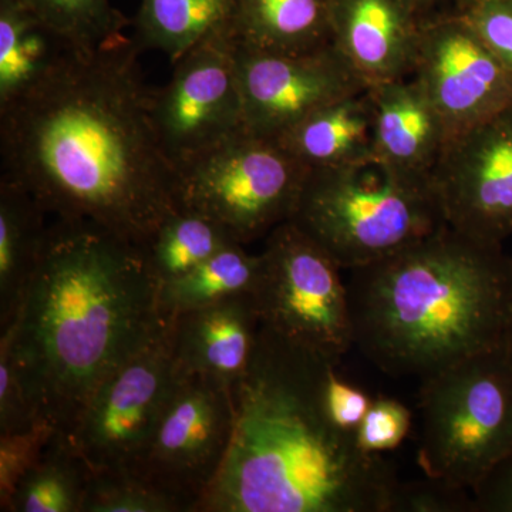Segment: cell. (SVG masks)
<instances>
[{
  "instance_id": "6da1fadb",
  "label": "cell",
  "mask_w": 512,
  "mask_h": 512,
  "mask_svg": "<svg viewBox=\"0 0 512 512\" xmlns=\"http://www.w3.org/2000/svg\"><path fill=\"white\" fill-rule=\"evenodd\" d=\"M138 50L123 36L76 50L0 107V183L52 220L90 222L141 248L178 211V170L158 137Z\"/></svg>"
},
{
  "instance_id": "7a4b0ae2",
  "label": "cell",
  "mask_w": 512,
  "mask_h": 512,
  "mask_svg": "<svg viewBox=\"0 0 512 512\" xmlns=\"http://www.w3.org/2000/svg\"><path fill=\"white\" fill-rule=\"evenodd\" d=\"M143 251L82 221L53 220L8 342L37 420L72 433L94 390L165 328Z\"/></svg>"
},
{
  "instance_id": "3957f363",
  "label": "cell",
  "mask_w": 512,
  "mask_h": 512,
  "mask_svg": "<svg viewBox=\"0 0 512 512\" xmlns=\"http://www.w3.org/2000/svg\"><path fill=\"white\" fill-rule=\"evenodd\" d=\"M332 365L261 323L234 386L231 447L198 512H390L393 464L360 450L326 412Z\"/></svg>"
},
{
  "instance_id": "277c9868",
  "label": "cell",
  "mask_w": 512,
  "mask_h": 512,
  "mask_svg": "<svg viewBox=\"0 0 512 512\" xmlns=\"http://www.w3.org/2000/svg\"><path fill=\"white\" fill-rule=\"evenodd\" d=\"M349 272L355 348L387 375L423 380L505 343L512 258L503 245L444 225Z\"/></svg>"
},
{
  "instance_id": "5b68a950",
  "label": "cell",
  "mask_w": 512,
  "mask_h": 512,
  "mask_svg": "<svg viewBox=\"0 0 512 512\" xmlns=\"http://www.w3.org/2000/svg\"><path fill=\"white\" fill-rule=\"evenodd\" d=\"M291 222L348 271L447 225L433 181L399 173L377 158L311 168Z\"/></svg>"
},
{
  "instance_id": "8992f818",
  "label": "cell",
  "mask_w": 512,
  "mask_h": 512,
  "mask_svg": "<svg viewBox=\"0 0 512 512\" xmlns=\"http://www.w3.org/2000/svg\"><path fill=\"white\" fill-rule=\"evenodd\" d=\"M420 382L417 463L426 476L471 490L512 456V360L505 343Z\"/></svg>"
},
{
  "instance_id": "52a82bcc",
  "label": "cell",
  "mask_w": 512,
  "mask_h": 512,
  "mask_svg": "<svg viewBox=\"0 0 512 512\" xmlns=\"http://www.w3.org/2000/svg\"><path fill=\"white\" fill-rule=\"evenodd\" d=\"M309 170L245 128L178 168V210L210 218L247 245L291 221Z\"/></svg>"
},
{
  "instance_id": "ba28073f",
  "label": "cell",
  "mask_w": 512,
  "mask_h": 512,
  "mask_svg": "<svg viewBox=\"0 0 512 512\" xmlns=\"http://www.w3.org/2000/svg\"><path fill=\"white\" fill-rule=\"evenodd\" d=\"M261 258L252 295L262 325L340 362L355 338L338 262L291 221L269 232Z\"/></svg>"
},
{
  "instance_id": "9c48e42d",
  "label": "cell",
  "mask_w": 512,
  "mask_h": 512,
  "mask_svg": "<svg viewBox=\"0 0 512 512\" xmlns=\"http://www.w3.org/2000/svg\"><path fill=\"white\" fill-rule=\"evenodd\" d=\"M177 380L167 320L99 384L67 434L92 471L136 473Z\"/></svg>"
},
{
  "instance_id": "30bf717a",
  "label": "cell",
  "mask_w": 512,
  "mask_h": 512,
  "mask_svg": "<svg viewBox=\"0 0 512 512\" xmlns=\"http://www.w3.org/2000/svg\"><path fill=\"white\" fill-rule=\"evenodd\" d=\"M234 427L231 386L211 377H178L136 473L198 512L224 466Z\"/></svg>"
},
{
  "instance_id": "8fae6325",
  "label": "cell",
  "mask_w": 512,
  "mask_h": 512,
  "mask_svg": "<svg viewBox=\"0 0 512 512\" xmlns=\"http://www.w3.org/2000/svg\"><path fill=\"white\" fill-rule=\"evenodd\" d=\"M235 50L232 30L211 36L174 63L167 86L153 90L154 124L177 170L247 128Z\"/></svg>"
},
{
  "instance_id": "7c38bea8",
  "label": "cell",
  "mask_w": 512,
  "mask_h": 512,
  "mask_svg": "<svg viewBox=\"0 0 512 512\" xmlns=\"http://www.w3.org/2000/svg\"><path fill=\"white\" fill-rule=\"evenodd\" d=\"M412 76L439 111L448 141L512 106V72L464 13L424 20Z\"/></svg>"
},
{
  "instance_id": "4fadbf2b",
  "label": "cell",
  "mask_w": 512,
  "mask_h": 512,
  "mask_svg": "<svg viewBox=\"0 0 512 512\" xmlns=\"http://www.w3.org/2000/svg\"><path fill=\"white\" fill-rule=\"evenodd\" d=\"M245 127L279 140L313 111L369 84L335 45L308 53H269L238 45Z\"/></svg>"
},
{
  "instance_id": "5bb4252c",
  "label": "cell",
  "mask_w": 512,
  "mask_h": 512,
  "mask_svg": "<svg viewBox=\"0 0 512 512\" xmlns=\"http://www.w3.org/2000/svg\"><path fill=\"white\" fill-rule=\"evenodd\" d=\"M431 181L448 227L503 245L512 235V106L448 141Z\"/></svg>"
},
{
  "instance_id": "9a60e30c",
  "label": "cell",
  "mask_w": 512,
  "mask_h": 512,
  "mask_svg": "<svg viewBox=\"0 0 512 512\" xmlns=\"http://www.w3.org/2000/svg\"><path fill=\"white\" fill-rule=\"evenodd\" d=\"M424 20L416 0H332V42L370 86L413 74Z\"/></svg>"
},
{
  "instance_id": "2e32d148",
  "label": "cell",
  "mask_w": 512,
  "mask_h": 512,
  "mask_svg": "<svg viewBox=\"0 0 512 512\" xmlns=\"http://www.w3.org/2000/svg\"><path fill=\"white\" fill-rule=\"evenodd\" d=\"M177 377L204 376L231 386L247 372L261 329L254 295L167 318Z\"/></svg>"
},
{
  "instance_id": "e0dca14e",
  "label": "cell",
  "mask_w": 512,
  "mask_h": 512,
  "mask_svg": "<svg viewBox=\"0 0 512 512\" xmlns=\"http://www.w3.org/2000/svg\"><path fill=\"white\" fill-rule=\"evenodd\" d=\"M375 158L409 177L431 180L448 144L439 111L413 76L370 86Z\"/></svg>"
},
{
  "instance_id": "ac0fdd59",
  "label": "cell",
  "mask_w": 512,
  "mask_h": 512,
  "mask_svg": "<svg viewBox=\"0 0 512 512\" xmlns=\"http://www.w3.org/2000/svg\"><path fill=\"white\" fill-rule=\"evenodd\" d=\"M276 141L309 168L343 167L375 158L369 87L313 111Z\"/></svg>"
},
{
  "instance_id": "d6986e66",
  "label": "cell",
  "mask_w": 512,
  "mask_h": 512,
  "mask_svg": "<svg viewBox=\"0 0 512 512\" xmlns=\"http://www.w3.org/2000/svg\"><path fill=\"white\" fill-rule=\"evenodd\" d=\"M232 33L261 52H315L333 45L332 0H235Z\"/></svg>"
},
{
  "instance_id": "ffe728a7",
  "label": "cell",
  "mask_w": 512,
  "mask_h": 512,
  "mask_svg": "<svg viewBox=\"0 0 512 512\" xmlns=\"http://www.w3.org/2000/svg\"><path fill=\"white\" fill-rule=\"evenodd\" d=\"M76 50L19 0H0V107L28 93Z\"/></svg>"
},
{
  "instance_id": "44dd1931",
  "label": "cell",
  "mask_w": 512,
  "mask_h": 512,
  "mask_svg": "<svg viewBox=\"0 0 512 512\" xmlns=\"http://www.w3.org/2000/svg\"><path fill=\"white\" fill-rule=\"evenodd\" d=\"M47 218L25 191L0 183V330L18 312L45 245Z\"/></svg>"
},
{
  "instance_id": "7402d4cb",
  "label": "cell",
  "mask_w": 512,
  "mask_h": 512,
  "mask_svg": "<svg viewBox=\"0 0 512 512\" xmlns=\"http://www.w3.org/2000/svg\"><path fill=\"white\" fill-rule=\"evenodd\" d=\"M235 0H141L136 43L178 62L195 46L232 30Z\"/></svg>"
},
{
  "instance_id": "603a6c76",
  "label": "cell",
  "mask_w": 512,
  "mask_h": 512,
  "mask_svg": "<svg viewBox=\"0 0 512 512\" xmlns=\"http://www.w3.org/2000/svg\"><path fill=\"white\" fill-rule=\"evenodd\" d=\"M92 468L67 434L56 431L13 491L8 512H83Z\"/></svg>"
},
{
  "instance_id": "cb8c5ba5",
  "label": "cell",
  "mask_w": 512,
  "mask_h": 512,
  "mask_svg": "<svg viewBox=\"0 0 512 512\" xmlns=\"http://www.w3.org/2000/svg\"><path fill=\"white\" fill-rule=\"evenodd\" d=\"M261 268V254H249L242 244L228 245L190 274L161 285L158 308L167 319L235 296L252 295L258 285Z\"/></svg>"
},
{
  "instance_id": "d4e9b609",
  "label": "cell",
  "mask_w": 512,
  "mask_h": 512,
  "mask_svg": "<svg viewBox=\"0 0 512 512\" xmlns=\"http://www.w3.org/2000/svg\"><path fill=\"white\" fill-rule=\"evenodd\" d=\"M231 244L239 242L217 222L195 212L178 210L161 222L141 251L148 271L161 286L190 274Z\"/></svg>"
},
{
  "instance_id": "484cf974",
  "label": "cell",
  "mask_w": 512,
  "mask_h": 512,
  "mask_svg": "<svg viewBox=\"0 0 512 512\" xmlns=\"http://www.w3.org/2000/svg\"><path fill=\"white\" fill-rule=\"evenodd\" d=\"M37 19L77 49H92L123 36L126 19L110 0H19Z\"/></svg>"
},
{
  "instance_id": "4316f807",
  "label": "cell",
  "mask_w": 512,
  "mask_h": 512,
  "mask_svg": "<svg viewBox=\"0 0 512 512\" xmlns=\"http://www.w3.org/2000/svg\"><path fill=\"white\" fill-rule=\"evenodd\" d=\"M83 512H191V508L134 471H92Z\"/></svg>"
},
{
  "instance_id": "83f0119b",
  "label": "cell",
  "mask_w": 512,
  "mask_h": 512,
  "mask_svg": "<svg viewBox=\"0 0 512 512\" xmlns=\"http://www.w3.org/2000/svg\"><path fill=\"white\" fill-rule=\"evenodd\" d=\"M390 512H476L473 491L444 480L426 476L420 480L399 481Z\"/></svg>"
},
{
  "instance_id": "f1b7e54d",
  "label": "cell",
  "mask_w": 512,
  "mask_h": 512,
  "mask_svg": "<svg viewBox=\"0 0 512 512\" xmlns=\"http://www.w3.org/2000/svg\"><path fill=\"white\" fill-rule=\"evenodd\" d=\"M57 430L37 423L28 430L0 434V510L8 512L16 485L39 460Z\"/></svg>"
},
{
  "instance_id": "f546056e",
  "label": "cell",
  "mask_w": 512,
  "mask_h": 512,
  "mask_svg": "<svg viewBox=\"0 0 512 512\" xmlns=\"http://www.w3.org/2000/svg\"><path fill=\"white\" fill-rule=\"evenodd\" d=\"M412 419L406 404L390 397H377L357 427V446L367 454L396 450L409 436Z\"/></svg>"
},
{
  "instance_id": "4dcf8cb0",
  "label": "cell",
  "mask_w": 512,
  "mask_h": 512,
  "mask_svg": "<svg viewBox=\"0 0 512 512\" xmlns=\"http://www.w3.org/2000/svg\"><path fill=\"white\" fill-rule=\"evenodd\" d=\"M37 423L8 342L0 339V434L28 430Z\"/></svg>"
},
{
  "instance_id": "1f68e13d",
  "label": "cell",
  "mask_w": 512,
  "mask_h": 512,
  "mask_svg": "<svg viewBox=\"0 0 512 512\" xmlns=\"http://www.w3.org/2000/svg\"><path fill=\"white\" fill-rule=\"evenodd\" d=\"M464 16L494 55L512 72V0L468 2Z\"/></svg>"
},
{
  "instance_id": "d6a6232c",
  "label": "cell",
  "mask_w": 512,
  "mask_h": 512,
  "mask_svg": "<svg viewBox=\"0 0 512 512\" xmlns=\"http://www.w3.org/2000/svg\"><path fill=\"white\" fill-rule=\"evenodd\" d=\"M338 365L329 367L323 382V403L330 420L340 430L356 433L357 427L365 419L373 399L359 387L353 386L339 375Z\"/></svg>"
},
{
  "instance_id": "836d02e7",
  "label": "cell",
  "mask_w": 512,
  "mask_h": 512,
  "mask_svg": "<svg viewBox=\"0 0 512 512\" xmlns=\"http://www.w3.org/2000/svg\"><path fill=\"white\" fill-rule=\"evenodd\" d=\"M471 491L476 512H512V456L488 471Z\"/></svg>"
},
{
  "instance_id": "e575fe53",
  "label": "cell",
  "mask_w": 512,
  "mask_h": 512,
  "mask_svg": "<svg viewBox=\"0 0 512 512\" xmlns=\"http://www.w3.org/2000/svg\"><path fill=\"white\" fill-rule=\"evenodd\" d=\"M441 0H416L417 6H419L420 12L423 10L429 9L430 6L437 5Z\"/></svg>"
},
{
  "instance_id": "d590c367",
  "label": "cell",
  "mask_w": 512,
  "mask_h": 512,
  "mask_svg": "<svg viewBox=\"0 0 512 512\" xmlns=\"http://www.w3.org/2000/svg\"><path fill=\"white\" fill-rule=\"evenodd\" d=\"M505 348H507L508 355L512 360V320L510 328H508L507 336H505Z\"/></svg>"
},
{
  "instance_id": "8d00e7d4",
  "label": "cell",
  "mask_w": 512,
  "mask_h": 512,
  "mask_svg": "<svg viewBox=\"0 0 512 512\" xmlns=\"http://www.w3.org/2000/svg\"><path fill=\"white\" fill-rule=\"evenodd\" d=\"M468 2H474V0H468Z\"/></svg>"
},
{
  "instance_id": "74e56055",
  "label": "cell",
  "mask_w": 512,
  "mask_h": 512,
  "mask_svg": "<svg viewBox=\"0 0 512 512\" xmlns=\"http://www.w3.org/2000/svg\"><path fill=\"white\" fill-rule=\"evenodd\" d=\"M511 258H512V255H511Z\"/></svg>"
}]
</instances>
